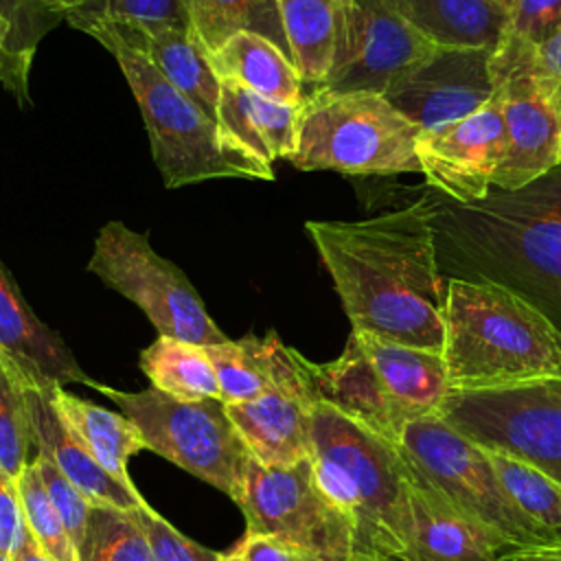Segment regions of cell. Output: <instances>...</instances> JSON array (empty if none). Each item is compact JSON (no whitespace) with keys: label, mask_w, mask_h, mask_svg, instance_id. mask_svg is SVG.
Wrapping results in <instances>:
<instances>
[{"label":"cell","mask_w":561,"mask_h":561,"mask_svg":"<svg viewBox=\"0 0 561 561\" xmlns=\"http://www.w3.org/2000/svg\"><path fill=\"white\" fill-rule=\"evenodd\" d=\"M18 493L22 504V515L37 539V543L55 559V561H79L77 548L72 546L61 517L57 515L44 482L39 478V471L33 460L26 462V467L18 476Z\"/></svg>","instance_id":"cell-33"},{"label":"cell","mask_w":561,"mask_h":561,"mask_svg":"<svg viewBox=\"0 0 561 561\" xmlns=\"http://www.w3.org/2000/svg\"><path fill=\"white\" fill-rule=\"evenodd\" d=\"M151 388L175 399H221L215 368L204 346L158 335L138 359Z\"/></svg>","instance_id":"cell-29"},{"label":"cell","mask_w":561,"mask_h":561,"mask_svg":"<svg viewBox=\"0 0 561 561\" xmlns=\"http://www.w3.org/2000/svg\"><path fill=\"white\" fill-rule=\"evenodd\" d=\"M26 375L0 351V471L18 480L33 443Z\"/></svg>","instance_id":"cell-31"},{"label":"cell","mask_w":561,"mask_h":561,"mask_svg":"<svg viewBox=\"0 0 561 561\" xmlns=\"http://www.w3.org/2000/svg\"><path fill=\"white\" fill-rule=\"evenodd\" d=\"M313 383L270 390L252 401L226 405V414L254 460L265 467H289L311 458Z\"/></svg>","instance_id":"cell-17"},{"label":"cell","mask_w":561,"mask_h":561,"mask_svg":"<svg viewBox=\"0 0 561 561\" xmlns=\"http://www.w3.org/2000/svg\"><path fill=\"white\" fill-rule=\"evenodd\" d=\"M493 2H497V4H500V7H504L506 11H508V9H511V4H513V0H493Z\"/></svg>","instance_id":"cell-49"},{"label":"cell","mask_w":561,"mask_h":561,"mask_svg":"<svg viewBox=\"0 0 561 561\" xmlns=\"http://www.w3.org/2000/svg\"><path fill=\"white\" fill-rule=\"evenodd\" d=\"M136 517L149 539L156 561H219L221 552L202 548L182 533H178L164 517L151 506L136 508Z\"/></svg>","instance_id":"cell-36"},{"label":"cell","mask_w":561,"mask_h":561,"mask_svg":"<svg viewBox=\"0 0 561 561\" xmlns=\"http://www.w3.org/2000/svg\"><path fill=\"white\" fill-rule=\"evenodd\" d=\"M94 390L112 399L138 427L145 449L239 500L252 458L221 399H175L156 388L123 392L103 383Z\"/></svg>","instance_id":"cell-8"},{"label":"cell","mask_w":561,"mask_h":561,"mask_svg":"<svg viewBox=\"0 0 561 561\" xmlns=\"http://www.w3.org/2000/svg\"><path fill=\"white\" fill-rule=\"evenodd\" d=\"M208 59L219 81L237 83L265 99L302 103L307 96L289 55L259 33L232 35Z\"/></svg>","instance_id":"cell-25"},{"label":"cell","mask_w":561,"mask_h":561,"mask_svg":"<svg viewBox=\"0 0 561 561\" xmlns=\"http://www.w3.org/2000/svg\"><path fill=\"white\" fill-rule=\"evenodd\" d=\"M340 296L351 331L443 351L447 278L425 199L368 219L305 224Z\"/></svg>","instance_id":"cell-1"},{"label":"cell","mask_w":561,"mask_h":561,"mask_svg":"<svg viewBox=\"0 0 561 561\" xmlns=\"http://www.w3.org/2000/svg\"><path fill=\"white\" fill-rule=\"evenodd\" d=\"M39 7H44L48 13H53V15H57L59 20L64 18H68V15H72L75 11H79L88 0H35Z\"/></svg>","instance_id":"cell-45"},{"label":"cell","mask_w":561,"mask_h":561,"mask_svg":"<svg viewBox=\"0 0 561 561\" xmlns=\"http://www.w3.org/2000/svg\"><path fill=\"white\" fill-rule=\"evenodd\" d=\"M0 351L39 388L94 381L83 373L68 344L44 324L0 261Z\"/></svg>","instance_id":"cell-18"},{"label":"cell","mask_w":561,"mask_h":561,"mask_svg":"<svg viewBox=\"0 0 561 561\" xmlns=\"http://www.w3.org/2000/svg\"><path fill=\"white\" fill-rule=\"evenodd\" d=\"M219 561H241L234 552H221V559Z\"/></svg>","instance_id":"cell-48"},{"label":"cell","mask_w":561,"mask_h":561,"mask_svg":"<svg viewBox=\"0 0 561 561\" xmlns=\"http://www.w3.org/2000/svg\"><path fill=\"white\" fill-rule=\"evenodd\" d=\"M318 401H324L397 445L403 427L440 414L451 394L440 353L351 331L340 357L309 362Z\"/></svg>","instance_id":"cell-5"},{"label":"cell","mask_w":561,"mask_h":561,"mask_svg":"<svg viewBox=\"0 0 561 561\" xmlns=\"http://www.w3.org/2000/svg\"><path fill=\"white\" fill-rule=\"evenodd\" d=\"M355 0H278L289 57L302 79L320 88L346 37Z\"/></svg>","instance_id":"cell-24"},{"label":"cell","mask_w":561,"mask_h":561,"mask_svg":"<svg viewBox=\"0 0 561 561\" xmlns=\"http://www.w3.org/2000/svg\"><path fill=\"white\" fill-rule=\"evenodd\" d=\"M421 197L445 278L502 285L561 331V164L522 188L493 186L467 204L430 186Z\"/></svg>","instance_id":"cell-2"},{"label":"cell","mask_w":561,"mask_h":561,"mask_svg":"<svg viewBox=\"0 0 561 561\" xmlns=\"http://www.w3.org/2000/svg\"><path fill=\"white\" fill-rule=\"evenodd\" d=\"M506 151L500 103L493 99L473 114L421 131L416 153L427 186L467 204L493 188V175Z\"/></svg>","instance_id":"cell-16"},{"label":"cell","mask_w":561,"mask_h":561,"mask_svg":"<svg viewBox=\"0 0 561 561\" xmlns=\"http://www.w3.org/2000/svg\"><path fill=\"white\" fill-rule=\"evenodd\" d=\"M537 64H539L541 81L548 90L550 103L561 125V31L550 42L537 48Z\"/></svg>","instance_id":"cell-42"},{"label":"cell","mask_w":561,"mask_h":561,"mask_svg":"<svg viewBox=\"0 0 561 561\" xmlns=\"http://www.w3.org/2000/svg\"><path fill=\"white\" fill-rule=\"evenodd\" d=\"M79 561H156L136 511L92 506Z\"/></svg>","instance_id":"cell-32"},{"label":"cell","mask_w":561,"mask_h":561,"mask_svg":"<svg viewBox=\"0 0 561 561\" xmlns=\"http://www.w3.org/2000/svg\"><path fill=\"white\" fill-rule=\"evenodd\" d=\"M493 48L438 46L390 83L383 96L421 131L460 121L493 99Z\"/></svg>","instance_id":"cell-14"},{"label":"cell","mask_w":561,"mask_h":561,"mask_svg":"<svg viewBox=\"0 0 561 561\" xmlns=\"http://www.w3.org/2000/svg\"><path fill=\"white\" fill-rule=\"evenodd\" d=\"M311 467L324 495L353 522L355 557L408 561L412 546L410 482L397 445L333 405L316 401Z\"/></svg>","instance_id":"cell-4"},{"label":"cell","mask_w":561,"mask_h":561,"mask_svg":"<svg viewBox=\"0 0 561 561\" xmlns=\"http://www.w3.org/2000/svg\"><path fill=\"white\" fill-rule=\"evenodd\" d=\"M219 83L217 123L224 134L267 167L289 160L298 145L302 103H280L230 81Z\"/></svg>","instance_id":"cell-22"},{"label":"cell","mask_w":561,"mask_h":561,"mask_svg":"<svg viewBox=\"0 0 561 561\" xmlns=\"http://www.w3.org/2000/svg\"><path fill=\"white\" fill-rule=\"evenodd\" d=\"M88 270L110 289L134 302L158 335L197 346L226 342L186 274L158 254L149 239L118 219L94 237Z\"/></svg>","instance_id":"cell-10"},{"label":"cell","mask_w":561,"mask_h":561,"mask_svg":"<svg viewBox=\"0 0 561 561\" xmlns=\"http://www.w3.org/2000/svg\"><path fill=\"white\" fill-rule=\"evenodd\" d=\"M28 72L18 50H15V31L13 24L0 15V83L15 94L20 101H28Z\"/></svg>","instance_id":"cell-40"},{"label":"cell","mask_w":561,"mask_h":561,"mask_svg":"<svg viewBox=\"0 0 561 561\" xmlns=\"http://www.w3.org/2000/svg\"><path fill=\"white\" fill-rule=\"evenodd\" d=\"M26 397L31 408L35 449L48 456L57 465V469L90 500L92 506H112L121 511H136L149 506L138 491L121 484L88 451V447L57 412L50 399V388L28 383Z\"/></svg>","instance_id":"cell-19"},{"label":"cell","mask_w":561,"mask_h":561,"mask_svg":"<svg viewBox=\"0 0 561 561\" xmlns=\"http://www.w3.org/2000/svg\"><path fill=\"white\" fill-rule=\"evenodd\" d=\"M438 46L495 48L508 11L493 0H383Z\"/></svg>","instance_id":"cell-26"},{"label":"cell","mask_w":561,"mask_h":561,"mask_svg":"<svg viewBox=\"0 0 561 561\" xmlns=\"http://www.w3.org/2000/svg\"><path fill=\"white\" fill-rule=\"evenodd\" d=\"M182 7L188 31L206 55H213L237 33H259L289 55L278 0H182Z\"/></svg>","instance_id":"cell-28"},{"label":"cell","mask_w":561,"mask_h":561,"mask_svg":"<svg viewBox=\"0 0 561 561\" xmlns=\"http://www.w3.org/2000/svg\"><path fill=\"white\" fill-rule=\"evenodd\" d=\"M50 399L70 430L101 462V467L121 484L136 491L127 473V460L145 449L138 427L123 412L118 414L92 401L79 399L64 388H50Z\"/></svg>","instance_id":"cell-27"},{"label":"cell","mask_w":561,"mask_h":561,"mask_svg":"<svg viewBox=\"0 0 561 561\" xmlns=\"http://www.w3.org/2000/svg\"><path fill=\"white\" fill-rule=\"evenodd\" d=\"M24 528V515L18 493V482L0 471V552H13L20 533Z\"/></svg>","instance_id":"cell-41"},{"label":"cell","mask_w":561,"mask_h":561,"mask_svg":"<svg viewBox=\"0 0 561 561\" xmlns=\"http://www.w3.org/2000/svg\"><path fill=\"white\" fill-rule=\"evenodd\" d=\"M79 31L94 37L118 64L140 107L151 156L167 188L221 178L274 180L272 167L234 145L217 118L173 88L140 53L112 31L99 24H83Z\"/></svg>","instance_id":"cell-6"},{"label":"cell","mask_w":561,"mask_h":561,"mask_svg":"<svg viewBox=\"0 0 561 561\" xmlns=\"http://www.w3.org/2000/svg\"><path fill=\"white\" fill-rule=\"evenodd\" d=\"M353 561H401V559H394V557H370V554H357V557H353Z\"/></svg>","instance_id":"cell-46"},{"label":"cell","mask_w":561,"mask_h":561,"mask_svg":"<svg viewBox=\"0 0 561 561\" xmlns=\"http://www.w3.org/2000/svg\"><path fill=\"white\" fill-rule=\"evenodd\" d=\"M39 478L44 482V489L57 511V515L64 522V528L72 541V546L79 550L83 537H85V528H88V517H90V500L57 469V465L44 456V454H35L33 458Z\"/></svg>","instance_id":"cell-35"},{"label":"cell","mask_w":561,"mask_h":561,"mask_svg":"<svg viewBox=\"0 0 561 561\" xmlns=\"http://www.w3.org/2000/svg\"><path fill=\"white\" fill-rule=\"evenodd\" d=\"M484 454L513 504L543 535L552 541H561V484L508 454L493 449H484Z\"/></svg>","instance_id":"cell-30"},{"label":"cell","mask_w":561,"mask_h":561,"mask_svg":"<svg viewBox=\"0 0 561 561\" xmlns=\"http://www.w3.org/2000/svg\"><path fill=\"white\" fill-rule=\"evenodd\" d=\"M204 348L215 368L226 405L252 401L270 390L313 383L309 359L285 346L274 331L263 337L250 333Z\"/></svg>","instance_id":"cell-20"},{"label":"cell","mask_w":561,"mask_h":561,"mask_svg":"<svg viewBox=\"0 0 561 561\" xmlns=\"http://www.w3.org/2000/svg\"><path fill=\"white\" fill-rule=\"evenodd\" d=\"M11 561H55V559L37 543V539L33 537V533L28 530V526L24 522L20 539L11 552Z\"/></svg>","instance_id":"cell-44"},{"label":"cell","mask_w":561,"mask_h":561,"mask_svg":"<svg viewBox=\"0 0 561 561\" xmlns=\"http://www.w3.org/2000/svg\"><path fill=\"white\" fill-rule=\"evenodd\" d=\"M440 416L471 443L524 460L561 484V399L546 381L451 392Z\"/></svg>","instance_id":"cell-13"},{"label":"cell","mask_w":561,"mask_h":561,"mask_svg":"<svg viewBox=\"0 0 561 561\" xmlns=\"http://www.w3.org/2000/svg\"><path fill=\"white\" fill-rule=\"evenodd\" d=\"M66 20L70 26L77 22H101L131 28H188L182 0H88Z\"/></svg>","instance_id":"cell-34"},{"label":"cell","mask_w":561,"mask_h":561,"mask_svg":"<svg viewBox=\"0 0 561 561\" xmlns=\"http://www.w3.org/2000/svg\"><path fill=\"white\" fill-rule=\"evenodd\" d=\"M506 131L493 186L513 191L561 164V125L541 81L537 46L504 31L489 59Z\"/></svg>","instance_id":"cell-12"},{"label":"cell","mask_w":561,"mask_h":561,"mask_svg":"<svg viewBox=\"0 0 561 561\" xmlns=\"http://www.w3.org/2000/svg\"><path fill=\"white\" fill-rule=\"evenodd\" d=\"M419 134L421 127L383 94L313 88L302 101L289 162L300 171L344 175L421 173Z\"/></svg>","instance_id":"cell-7"},{"label":"cell","mask_w":561,"mask_h":561,"mask_svg":"<svg viewBox=\"0 0 561 561\" xmlns=\"http://www.w3.org/2000/svg\"><path fill=\"white\" fill-rule=\"evenodd\" d=\"M504 31L543 46L561 31V0H513Z\"/></svg>","instance_id":"cell-37"},{"label":"cell","mask_w":561,"mask_h":561,"mask_svg":"<svg viewBox=\"0 0 561 561\" xmlns=\"http://www.w3.org/2000/svg\"><path fill=\"white\" fill-rule=\"evenodd\" d=\"M83 24H99L112 31L129 48L140 53L173 88L195 101L208 116L217 118L221 83L210 66L206 50L188 28H131L101 22H77L72 26L79 28Z\"/></svg>","instance_id":"cell-23"},{"label":"cell","mask_w":561,"mask_h":561,"mask_svg":"<svg viewBox=\"0 0 561 561\" xmlns=\"http://www.w3.org/2000/svg\"><path fill=\"white\" fill-rule=\"evenodd\" d=\"M248 535H272L322 561H353L355 530L348 515L318 486L311 458L265 467L250 458L237 500Z\"/></svg>","instance_id":"cell-11"},{"label":"cell","mask_w":561,"mask_h":561,"mask_svg":"<svg viewBox=\"0 0 561 561\" xmlns=\"http://www.w3.org/2000/svg\"><path fill=\"white\" fill-rule=\"evenodd\" d=\"M405 460V458H403ZM412 546L408 561H500L495 541L408 460Z\"/></svg>","instance_id":"cell-21"},{"label":"cell","mask_w":561,"mask_h":561,"mask_svg":"<svg viewBox=\"0 0 561 561\" xmlns=\"http://www.w3.org/2000/svg\"><path fill=\"white\" fill-rule=\"evenodd\" d=\"M443 362L451 392L548 381L561 375V331L495 283L447 278Z\"/></svg>","instance_id":"cell-3"},{"label":"cell","mask_w":561,"mask_h":561,"mask_svg":"<svg viewBox=\"0 0 561 561\" xmlns=\"http://www.w3.org/2000/svg\"><path fill=\"white\" fill-rule=\"evenodd\" d=\"M436 48L438 44L405 22L383 0H355L344 44L320 88L383 94L394 79Z\"/></svg>","instance_id":"cell-15"},{"label":"cell","mask_w":561,"mask_h":561,"mask_svg":"<svg viewBox=\"0 0 561 561\" xmlns=\"http://www.w3.org/2000/svg\"><path fill=\"white\" fill-rule=\"evenodd\" d=\"M397 449L462 515L480 526L502 554L552 543L513 504L484 449L451 427L440 414L410 421L397 440Z\"/></svg>","instance_id":"cell-9"},{"label":"cell","mask_w":561,"mask_h":561,"mask_svg":"<svg viewBox=\"0 0 561 561\" xmlns=\"http://www.w3.org/2000/svg\"><path fill=\"white\" fill-rule=\"evenodd\" d=\"M500 561H561V541L511 550V552H504Z\"/></svg>","instance_id":"cell-43"},{"label":"cell","mask_w":561,"mask_h":561,"mask_svg":"<svg viewBox=\"0 0 561 561\" xmlns=\"http://www.w3.org/2000/svg\"><path fill=\"white\" fill-rule=\"evenodd\" d=\"M0 561H11V557H9V554H2V552H0Z\"/></svg>","instance_id":"cell-50"},{"label":"cell","mask_w":561,"mask_h":561,"mask_svg":"<svg viewBox=\"0 0 561 561\" xmlns=\"http://www.w3.org/2000/svg\"><path fill=\"white\" fill-rule=\"evenodd\" d=\"M241 561H322L316 554L272 535H243L234 548Z\"/></svg>","instance_id":"cell-39"},{"label":"cell","mask_w":561,"mask_h":561,"mask_svg":"<svg viewBox=\"0 0 561 561\" xmlns=\"http://www.w3.org/2000/svg\"><path fill=\"white\" fill-rule=\"evenodd\" d=\"M0 15L13 24L15 50L26 66L33 64L39 39L59 22L35 0H0Z\"/></svg>","instance_id":"cell-38"},{"label":"cell","mask_w":561,"mask_h":561,"mask_svg":"<svg viewBox=\"0 0 561 561\" xmlns=\"http://www.w3.org/2000/svg\"><path fill=\"white\" fill-rule=\"evenodd\" d=\"M546 383H548V388H550V390L561 399V375H559V377H554V379H548Z\"/></svg>","instance_id":"cell-47"}]
</instances>
